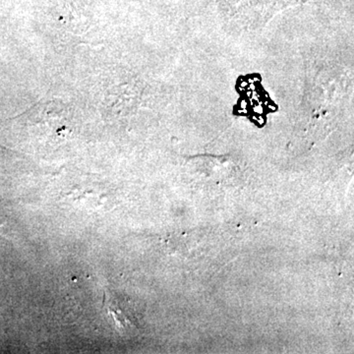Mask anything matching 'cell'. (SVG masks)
Masks as SVG:
<instances>
[{
	"label": "cell",
	"mask_w": 354,
	"mask_h": 354,
	"mask_svg": "<svg viewBox=\"0 0 354 354\" xmlns=\"http://www.w3.org/2000/svg\"><path fill=\"white\" fill-rule=\"evenodd\" d=\"M104 307L113 319L114 327L121 335H128L139 328L136 316L132 313L129 305L125 304L122 298L116 297L113 291H106Z\"/></svg>",
	"instance_id": "6da1fadb"
},
{
	"label": "cell",
	"mask_w": 354,
	"mask_h": 354,
	"mask_svg": "<svg viewBox=\"0 0 354 354\" xmlns=\"http://www.w3.org/2000/svg\"><path fill=\"white\" fill-rule=\"evenodd\" d=\"M248 102L246 100H241V102H239V108L241 109H248Z\"/></svg>",
	"instance_id": "5b68a950"
},
{
	"label": "cell",
	"mask_w": 354,
	"mask_h": 354,
	"mask_svg": "<svg viewBox=\"0 0 354 354\" xmlns=\"http://www.w3.org/2000/svg\"><path fill=\"white\" fill-rule=\"evenodd\" d=\"M251 95H252V91L248 90V88H247L246 97H248V99H249V97H251Z\"/></svg>",
	"instance_id": "ba28073f"
},
{
	"label": "cell",
	"mask_w": 354,
	"mask_h": 354,
	"mask_svg": "<svg viewBox=\"0 0 354 354\" xmlns=\"http://www.w3.org/2000/svg\"><path fill=\"white\" fill-rule=\"evenodd\" d=\"M253 113L257 114V115H261V114H264L265 109L264 106H262V102H258V104H254L252 106Z\"/></svg>",
	"instance_id": "7a4b0ae2"
},
{
	"label": "cell",
	"mask_w": 354,
	"mask_h": 354,
	"mask_svg": "<svg viewBox=\"0 0 354 354\" xmlns=\"http://www.w3.org/2000/svg\"><path fill=\"white\" fill-rule=\"evenodd\" d=\"M269 106V109H271V111H274L277 109L276 106H272V104H270V106Z\"/></svg>",
	"instance_id": "9c48e42d"
},
{
	"label": "cell",
	"mask_w": 354,
	"mask_h": 354,
	"mask_svg": "<svg viewBox=\"0 0 354 354\" xmlns=\"http://www.w3.org/2000/svg\"><path fill=\"white\" fill-rule=\"evenodd\" d=\"M247 87H248V82H247V81L241 80V83H239V91L243 92Z\"/></svg>",
	"instance_id": "277c9868"
},
{
	"label": "cell",
	"mask_w": 354,
	"mask_h": 354,
	"mask_svg": "<svg viewBox=\"0 0 354 354\" xmlns=\"http://www.w3.org/2000/svg\"><path fill=\"white\" fill-rule=\"evenodd\" d=\"M256 122L258 123L259 125H264L266 122V120L264 116H263V114H261V115H258L257 118H256Z\"/></svg>",
	"instance_id": "3957f363"
},
{
	"label": "cell",
	"mask_w": 354,
	"mask_h": 354,
	"mask_svg": "<svg viewBox=\"0 0 354 354\" xmlns=\"http://www.w3.org/2000/svg\"><path fill=\"white\" fill-rule=\"evenodd\" d=\"M247 88H248V90L252 91L253 92V91L257 90V86H256L255 83L248 84V87H247Z\"/></svg>",
	"instance_id": "8992f818"
},
{
	"label": "cell",
	"mask_w": 354,
	"mask_h": 354,
	"mask_svg": "<svg viewBox=\"0 0 354 354\" xmlns=\"http://www.w3.org/2000/svg\"><path fill=\"white\" fill-rule=\"evenodd\" d=\"M239 114H247V113H248V111H247V109H239Z\"/></svg>",
	"instance_id": "52a82bcc"
}]
</instances>
